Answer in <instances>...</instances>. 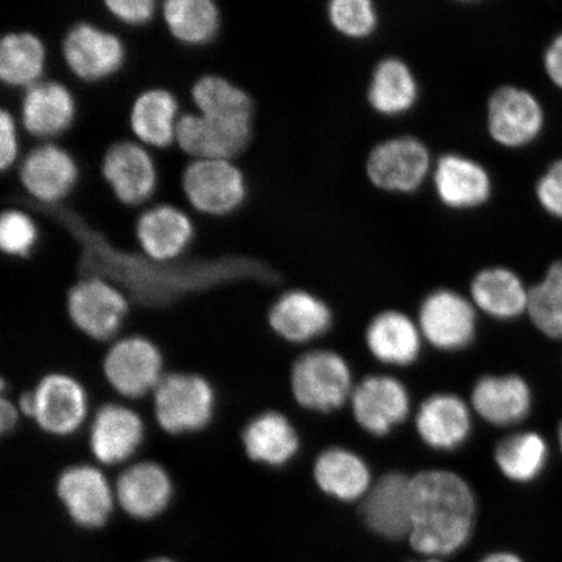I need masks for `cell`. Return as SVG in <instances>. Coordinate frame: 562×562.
<instances>
[{"label":"cell","mask_w":562,"mask_h":562,"mask_svg":"<svg viewBox=\"0 0 562 562\" xmlns=\"http://www.w3.org/2000/svg\"><path fill=\"white\" fill-rule=\"evenodd\" d=\"M472 488L448 470H425L412 476L409 543L426 557H448L469 542L475 522Z\"/></svg>","instance_id":"cell-1"},{"label":"cell","mask_w":562,"mask_h":562,"mask_svg":"<svg viewBox=\"0 0 562 562\" xmlns=\"http://www.w3.org/2000/svg\"><path fill=\"white\" fill-rule=\"evenodd\" d=\"M435 160L417 136L384 138L371 147L364 172L372 187L391 194H413L431 179Z\"/></svg>","instance_id":"cell-2"},{"label":"cell","mask_w":562,"mask_h":562,"mask_svg":"<svg viewBox=\"0 0 562 562\" xmlns=\"http://www.w3.org/2000/svg\"><path fill=\"white\" fill-rule=\"evenodd\" d=\"M181 187L189 205L210 217L234 214L248 196L244 171L228 159L189 161L181 175Z\"/></svg>","instance_id":"cell-3"},{"label":"cell","mask_w":562,"mask_h":562,"mask_svg":"<svg viewBox=\"0 0 562 562\" xmlns=\"http://www.w3.org/2000/svg\"><path fill=\"white\" fill-rule=\"evenodd\" d=\"M291 384L296 402L319 413L340 409L355 390L347 361L331 350L301 356L293 364Z\"/></svg>","instance_id":"cell-4"},{"label":"cell","mask_w":562,"mask_h":562,"mask_svg":"<svg viewBox=\"0 0 562 562\" xmlns=\"http://www.w3.org/2000/svg\"><path fill=\"white\" fill-rule=\"evenodd\" d=\"M255 137V117L211 119L184 112L176 123L175 140L193 159L240 158Z\"/></svg>","instance_id":"cell-5"},{"label":"cell","mask_w":562,"mask_h":562,"mask_svg":"<svg viewBox=\"0 0 562 562\" xmlns=\"http://www.w3.org/2000/svg\"><path fill=\"white\" fill-rule=\"evenodd\" d=\"M544 110L536 94L517 86L492 91L486 104V130L498 146L521 149L536 140L544 128Z\"/></svg>","instance_id":"cell-6"},{"label":"cell","mask_w":562,"mask_h":562,"mask_svg":"<svg viewBox=\"0 0 562 562\" xmlns=\"http://www.w3.org/2000/svg\"><path fill=\"white\" fill-rule=\"evenodd\" d=\"M158 424L168 434L194 432L206 427L214 412V391L199 375L170 374L154 391Z\"/></svg>","instance_id":"cell-7"},{"label":"cell","mask_w":562,"mask_h":562,"mask_svg":"<svg viewBox=\"0 0 562 562\" xmlns=\"http://www.w3.org/2000/svg\"><path fill=\"white\" fill-rule=\"evenodd\" d=\"M418 327L422 336L437 349L467 348L476 334L475 306L461 293L441 288L422 301Z\"/></svg>","instance_id":"cell-8"},{"label":"cell","mask_w":562,"mask_h":562,"mask_svg":"<svg viewBox=\"0 0 562 562\" xmlns=\"http://www.w3.org/2000/svg\"><path fill=\"white\" fill-rule=\"evenodd\" d=\"M61 53L70 72L87 82L114 76L125 63L123 41L88 21L69 27L61 42Z\"/></svg>","instance_id":"cell-9"},{"label":"cell","mask_w":562,"mask_h":562,"mask_svg":"<svg viewBox=\"0 0 562 562\" xmlns=\"http://www.w3.org/2000/svg\"><path fill=\"white\" fill-rule=\"evenodd\" d=\"M68 314L75 326L91 339L105 341L121 329L128 313L124 294L100 278L79 281L68 293Z\"/></svg>","instance_id":"cell-10"},{"label":"cell","mask_w":562,"mask_h":562,"mask_svg":"<svg viewBox=\"0 0 562 562\" xmlns=\"http://www.w3.org/2000/svg\"><path fill=\"white\" fill-rule=\"evenodd\" d=\"M430 181L441 205L454 211L480 209L494 192L488 168L461 153L441 154L435 160Z\"/></svg>","instance_id":"cell-11"},{"label":"cell","mask_w":562,"mask_h":562,"mask_svg":"<svg viewBox=\"0 0 562 562\" xmlns=\"http://www.w3.org/2000/svg\"><path fill=\"white\" fill-rule=\"evenodd\" d=\"M104 375L117 393L138 398L156 391L164 375L160 351L145 337H126L114 344L105 355Z\"/></svg>","instance_id":"cell-12"},{"label":"cell","mask_w":562,"mask_h":562,"mask_svg":"<svg viewBox=\"0 0 562 562\" xmlns=\"http://www.w3.org/2000/svg\"><path fill=\"white\" fill-rule=\"evenodd\" d=\"M101 171L112 193L124 206L143 205L156 192V161L135 140L122 139L110 145L103 154Z\"/></svg>","instance_id":"cell-13"},{"label":"cell","mask_w":562,"mask_h":562,"mask_svg":"<svg viewBox=\"0 0 562 562\" xmlns=\"http://www.w3.org/2000/svg\"><path fill=\"white\" fill-rule=\"evenodd\" d=\"M56 492L70 519L83 529H100L114 510L115 491L94 467L68 468L59 476Z\"/></svg>","instance_id":"cell-14"},{"label":"cell","mask_w":562,"mask_h":562,"mask_svg":"<svg viewBox=\"0 0 562 562\" xmlns=\"http://www.w3.org/2000/svg\"><path fill=\"white\" fill-rule=\"evenodd\" d=\"M32 395L31 418L42 430L55 437L75 434L87 418V393L72 376L47 375L35 386Z\"/></svg>","instance_id":"cell-15"},{"label":"cell","mask_w":562,"mask_h":562,"mask_svg":"<svg viewBox=\"0 0 562 562\" xmlns=\"http://www.w3.org/2000/svg\"><path fill=\"white\" fill-rule=\"evenodd\" d=\"M357 424L374 437H384L403 424L411 412V397L396 378L371 375L355 386L350 397Z\"/></svg>","instance_id":"cell-16"},{"label":"cell","mask_w":562,"mask_h":562,"mask_svg":"<svg viewBox=\"0 0 562 562\" xmlns=\"http://www.w3.org/2000/svg\"><path fill=\"white\" fill-rule=\"evenodd\" d=\"M364 524L390 540L409 537L412 529V476L391 472L372 484L362 498Z\"/></svg>","instance_id":"cell-17"},{"label":"cell","mask_w":562,"mask_h":562,"mask_svg":"<svg viewBox=\"0 0 562 562\" xmlns=\"http://www.w3.org/2000/svg\"><path fill=\"white\" fill-rule=\"evenodd\" d=\"M19 178L27 193L55 205L74 192L79 170L74 157L55 144L33 147L20 164Z\"/></svg>","instance_id":"cell-18"},{"label":"cell","mask_w":562,"mask_h":562,"mask_svg":"<svg viewBox=\"0 0 562 562\" xmlns=\"http://www.w3.org/2000/svg\"><path fill=\"white\" fill-rule=\"evenodd\" d=\"M76 103L59 81L45 80L26 88L20 102V119L27 135L37 138L61 136L74 125Z\"/></svg>","instance_id":"cell-19"},{"label":"cell","mask_w":562,"mask_h":562,"mask_svg":"<svg viewBox=\"0 0 562 562\" xmlns=\"http://www.w3.org/2000/svg\"><path fill=\"white\" fill-rule=\"evenodd\" d=\"M136 235L139 249L151 261L170 262L188 250L195 227L184 210L165 203L138 216Z\"/></svg>","instance_id":"cell-20"},{"label":"cell","mask_w":562,"mask_h":562,"mask_svg":"<svg viewBox=\"0 0 562 562\" xmlns=\"http://www.w3.org/2000/svg\"><path fill=\"white\" fill-rule=\"evenodd\" d=\"M144 435V422L136 412L123 405H104L90 428V449L103 465H119L136 453Z\"/></svg>","instance_id":"cell-21"},{"label":"cell","mask_w":562,"mask_h":562,"mask_svg":"<svg viewBox=\"0 0 562 562\" xmlns=\"http://www.w3.org/2000/svg\"><path fill=\"white\" fill-rule=\"evenodd\" d=\"M419 81L409 63L396 55L376 61L370 75L367 100L378 115L397 117L416 108Z\"/></svg>","instance_id":"cell-22"},{"label":"cell","mask_w":562,"mask_h":562,"mask_svg":"<svg viewBox=\"0 0 562 562\" xmlns=\"http://www.w3.org/2000/svg\"><path fill=\"white\" fill-rule=\"evenodd\" d=\"M115 497L126 515L146 521L166 510L172 497V483L158 463L138 462L117 477Z\"/></svg>","instance_id":"cell-23"},{"label":"cell","mask_w":562,"mask_h":562,"mask_svg":"<svg viewBox=\"0 0 562 562\" xmlns=\"http://www.w3.org/2000/svg\"><path fill=\"white\" fill-rule=\"evenodd\" d=\"M270 325L290 342H307L325 335L333 325V312L325 301L304 290L288 291L269 314Z\"/></svg>","instance_id":"cell-24"},{"label":"cell","mask_w":562,"mask_h":562,"mask_svg":"<svg viewBox=\"0 0 562 562\" xmlns=\"http://www.w3.org/2000/svg\"><path fill=\"white\" fill-rule=\"evenodd\" d=\"M416 426L425 445L439 451H452L469 438L472 414L461 397L438 393L420 405Z\"/></svg>","instance_id":"cell-25"},{"label":"cell","mask_w":562,"mask_h":562,"mask_svg":"<svg viewBox=\"0 0 562 562\" xmlns=\"http://www.w3.org/2000/svg\"><path fill=\"white\" fill-rule=\"evenodd\" d=\"M531 403L530 386L518 375L484 376L472 392L476 414L497 427L519 424L529 416Z\"/></svg>","instance_id":"cell-26"},{"label":"cell","mask_w":562,"mask_h":562,"mask_svg":"<svg viewBox=\"0 0 562 562\" xmlns=\"http://www.w3.org/2000/svg\"><path fill=\"white\" fill-rule=\"evenodd\" d=\"M470 297L481 312L501 321L527 313L529 290L508 267L492 266L477 271L470 283Z\"/></svg>","instance_id":"cell-27"},{"label":"cell","mask_w":562,"mask_h":562,"mask_svg":"<svg viewBox=\"0 0 562 562\" xmlns=\"http://www.w3.org/2000/svg\"><path fill=\"white\" fill-rule=\"evenodd\" d=\"M422 334L409 315L385 311L370 322L367 344L370 353L385 364L409 367L417 361L422 348Z\"/></svg>","instance_id":"cell-28"},{"label":"cell","mask_w":562,"mask_h":562,"mask_svg":"<svg viewBox=\"0 0 562 562\" xmlns=\"http://www.w3.org/2000/svg\"><path fill=\"white\" fill-rule=\"evenodd\" d=\"M316 486L340 502H357L371 488V473L360 456L346 448L326 449L314 463Z\"/></svg>","instance_id":"cell-29"},{"label":"cell","mask_w":562,"mask_h":562,"mask_svg":"<svg viewBox=\"0 0 562 562\" xmlns=\"http://www.w3.org/2000/svg\"><path fill=\"white\" fill-rule=\"evenodd\" d=\"M130 114V128L140 143L161 150L173 144L180 115L178 98L170 90L143 91L133 102Z\"/></svg>","instance_id":"cell-30"},{"label":"cell","mask_w":562,"mask_h":562,"mask_svg":"<svg viewBox=\"0 0 562 562\" xmlns=\"http://www.w3.org/2000/svg\"><path fill=\"white\" fill-rule=\"evenodd\" d=\"M249 459L263 465L283 467L300 449V439L290 419L278 412H266L250 420L243 434Z\"/></svg>","instance_id":"cell-31"},{"label":"cell","mask_w":562,"mask_h":562,"mask_svg":"<svg viewBox=\"0 0 562 562\" xmlns=\"http://www.w3.org/2000/svg\"><path fill=\"white\" fill-rule=\"evenodd\" d=\"M47 50L33 32H9L0 41V80L10 88H30L45 74Z\"/></svg>","instance_id":"cell-32"},{"label":"cell","mask_w":562,"mask_h":562,"mask_svg":"<svg viewBox=\"0 0 562 562\" xmlns=\"http://www.w3.org/2000/svg\"><path fill=\"white\" fill-rule=\"evenodd\" d=\"M160 12L168 32L184 45H207L221 31L222 13L213 0H166Z\"/></svg>","instance_id":"cell-33"},{"label":"cell","mask_w":562,"mask_h":562,"mask_svg":"<svg viewBox=\"0 0 562 562\" xmlns=\"http://www.w3.org/2000/svg\"><path fill=\"white\" fill-rule=\"evenodd\" d=\"M191 100L199 114L211 119H252L256 114L248 91L220 75L199 77L191 88Z\"/></svg>","instance_id":"cell-34"},{"label":"cell","mask_w":562,"mask_h":562,"mask_svg":"<svg viewBox=\"0 0 562 562\" xmlns=\"http://www.w3.org/2000/svg\"><path fill=\"white\" fill-rule=\"evenodd\" d=\"M548 460V446L537 432H518L501 441L495 462L505 477L517 483L536 481Z\"/></svg>","instance_id":"cell-35"},{"label":"cell","mask_w":562,"mask_h":562,"mask_svg":"<svg viewBox=\"0 0 562 562\" xmlns=\"http://www.w3.org/2000/svg\"><path fill=\"white\" fill-rule=\"evenodd\" d=\"M527 314L540 333L562 339V261L554 262L543 280L530 288Z\"/></svg>","instance_id":"cell-36"},{"label":"cell","mask_w":562,"mask_h":562,"mask_svg":"<svg viewBox=\"0 0 562 562\" xmlns=\"http://www.w3.org/2000/svg\"><path fill=\"white\" fill-rule=\"evenodd\" d=\"M327 20L334 31L349 40H367L378 31L381 18L371 0H331Z\"/></svg>","instance_id":"cell-37"},{"label":"cell","mask_w":562,"mask_h":562,"mask_svg":"<svg viewBox=\"0 0 562 562\" xmlns=\"http://www.w3.org/2000/svg\"><path fill=\"white\" fill-rule=\"evenodd\" d=\"M40 241V231L32 217L18 209L4 210L0 215V249L13 258L32 255Z\"/></svg>","instance_id":"cell-38"},{"label":"cell","mask_w":562,"mask_h":562,"mask_svg":"<svg viewBox=\"0 0 562 562\" xmlns=\"http://www.w3.org/2000/svg\"><path fill=\"white\" fill-rule=\"evenodd\" d=\"M536 194L539 205L548 214L562 220V159L554 161L540 176L536 187Z\"/></svg>","instance_id":"cell-39"},{"label":"cell","mask_w":562,"mask_h":562,"mask_svg":"<svg viewBox=\"0 0 562 562\" xmlns=\"http://www.w3.org/2000/svg\"><path fill=\"white\" fill-rule=\"evenodd\" d=\"M103 5L116 20L137 27L150 23L156 18L158 3L154 0H105Z\"/></svg>","instance_id":"cell-40"},{"label":"cell","mask_w":562,"mask_h":562,"mask_svg":"<svg viewBox=\"0 0 562 562\" xmlns=\"http://www.w3.org/2000/svg\"><path fill=\"white\" fill-rule=\"evenodd\" d=\"M19 158V139L15 117L7 109L0 111V170L10 171Z\"/></svg>","instance_id":"cell-41"},{"label":"cell","mask_w":562,"mask_h":562,"mask_svg":"<svg viewBox=\"0 0 562 562\" xmlns=\"http://www.w3.org/2000/svg\"><path fill=\"white\" fill-rule=\"evenodd\" d=\"M543 61L547 76L554 86L562 89V33L548 46Z\"/></svg>","instance_id":"cell-42"},{"label":"cell","mask_w":562,"mask_h":562,"mask_svg":"<svg viewBox=\"0 0 562 562\" xmlns=\"http://www.w3.org/2000/svg\"><path fill=\"white\" fill-rule=\"evenodd\" d=\"M19 407L13 405L9 400L3 398L0 403V428L2 432H10L16 427L19 422Z\"/></svg>","instance_id":"cell-43"},{"label":"cell","mask_w":562,"mask_h":562,"mask_svg":"<svg viewBox=\"0 0 562 562\" xmlns=\"http://www.w3.org/2000/svg\"><path fill=\"white\" fill-rule=\"evenodd\" d=\"M480 562H524L521 558L512 552H495L487 554Z\"/></svg>","instance_id":"cell-44"},{"label":"cell","mask_w":562,"mask_h":562,"mask_svg":"<svg viewBox=\"0 0 562 562\" xmlns=\"http://www.w3.org/2000/svg\"><path fill=\"white\" fill-rule=\"evenodd\" d=\"M146 562H176V561H173L171 559H167V558H157V559H153V560H149Z\"/></svg>","instance_id":"cell-45"},{"label":"cell","mask_w":562,"mask_h":562,"mask_svg":"<svg viewBox=\"0 0 562 562\" xmlns=\"http://www.w3.org/2000/svg\"><path fill=\"white\" fill-rule=\"evenodd\" d=\"M559 442H560V448H561V453H562V425L559 430Z\"/></svg>","instance_id":"cell-46"},{"label":"cell","mask_w":562,"mask_h":562,"mask_svg":"<svg viewBox=\"0 0 562 562\" xmlns=\"http://www.w3.org/2000/svg\"><path fill=\"white\" fill-rule=\"evenodd\" d=\"M425 562H441V561H439V560H437V559H431V560H427V561H425Z\"/></svg>","instance_id":"cell-47"}]
</instances>
